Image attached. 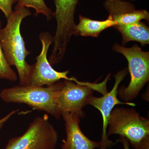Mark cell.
I'll return each mask as SVG.
<instances>
[{"label": "cell", "mask_w": 149, "mask_h": 149, "mask_svg": "<svg viewBox=\"0 0 149 149\" xmlns=\"http://www.w3.org/2000/svg\"><path fill=\"white\" fill-rule=\"evenodd\" d=\"M106 1H114V0H106ZM130 1H134V0H130Z\"/></svg>", "instance_id": "20"}, {"label": "cell", "mask_w": 149, "mask_h": 149, "mask_svg": "<svg viewBox=\"0 0 149 149\" xmlns=\"http://www.w3.org/2000/svg\"><path fill=\"white\" fill-rule=\"evenodd\" d=\"M40 39L42 44V49L39 55L36 58L37 62L34 64L29 85L37 86H51L61 79L74 81L77 84L84 82L78 81L74 77H68L69 71L58 72L54 69L47 59L48 51L53 42V37L48 32H42Z\"/></svg>", "instance_id": "8"}, {"label": "cell", "mask_w": 149, "mask_h": 149, "mask_svg": "<svg viewBox=\"0 0 149 149\" xmlns=\"http://www.w3.org/2000/svg\"><path fill=\"white\" fill-rule=\"evenodd\" d=\"M19 0H0V10L3 12L7 18L13 12V6Z\"/></svg>", "instance_id": "16"}, {"label": "cell", "mask_w": 149, "mask_h": 149, "mask_svg": "<svg viewBox=\"0 0 149 149\" xmlns=\"http://www.w3.org/2000/svg\"><path fill=\"white\" fill-rule=\"evenodd\" d=\"M62 116L64 120L66 138L63 140L61 149H94L101 146L100 141L90 140L82 132L80 127L82 118L80 115L66 112Z\"/></svg>", "instance_id": "10"}, {"label": "cell", "mask_w": 149, "mask_h": 149, "mask_svg": "<svg viewBox=\"0 0 149 149\" xmlns=\"http://www.w3.org/2000/svg\"><path fill=\"white\" fill-rule=\"evenodd\" d=\"M119 141L122 143L124 149H130L129 141L126 138L123 137H120Z\"/></svg>", "instance_id": "19"}, {"label": "cell", "mask_w": 149, "mask_h": 149, "mask_svg": "<svg viewBox=\"0 0 149 149\" xmlns=\"http://www.w3.org/2000/svg\"><path fill=\"white\" fill-rule=\"evenodd\" d=\"M109 76L100 83L84 82L79 84L70 80H64V84L59 92L58 104L62 115L65 112L73 113L85 117L83 108L89 104L93 97V91L104 95L107 93V83Z\"/></svg>", "instance_id": "7"}, {"label": "cell", "mask_w": 149, "mask_h": 149, "mask_svg": "<svg viewBox=\"0 0 149 149\" xmlns=\"http://www.w3.org/2000/svg\"><path fill=\"white\" fill-rule=\"evenodd\" d=\"M58 138L45 114L36 117L23 135L10 139L5 149H55Z\"/></svg>", "instance_id": "6"}, {"label": "cell", "mask_w": 149, "mask_h": 149, "mask_svg": "<svg viewBox=\"0 0 149 149\" xmlns=\"http://www.w3.org/2000/svg\"><path fill=\"white\" fill-rule=\"evenodd\" d=\"M127 72L128 70L126 68L118 72L114 75L115 82L111 91L100 97L93 96L90 101L89 104L100 111L102 116V133L100 149H108L113 144V142L109 140L107 136V130L109 116L114 107L118 104H126L133 107L136 106L133 103L120 102L118 99V90L119 84L125 77Z\"/></svg>", "instance_id": "9"}, {"label": "cell", "mask_w": 149, "mask_h": 149, "mask_svg": "<svg viewBox=\"0 0 149 149\" xmlns=\"http://www.w3.org/2000/svg\"><path fill=\"white\" fill-rule=\"evenodd\" d=\"M56 11L53 13L57 26L53 37V47L49 61L54 65L61 61L72 35L76 36L74 15L79 0H54Z\"/></svg>", "instance_id": "5"}, {"label": "cell", "mask_w": 149, "mask_h": 149, "mask_svg": "<svg viewBox=\"0 0 149 149\" xmlns=\"http://www.w3.org/2000/svg\"><path fill=\"white\" fill-rule=\"evenodd\" d=\"M18 110H19L17 109L13 111H12L10 113H9L8 115H7L5 117L3 118H2V119L0 120V130L2 128L3 125L5 123L7 120H8L9 118L12 116L15 113H16L18 111Z\"/></svg>", "instance_id": "18"}, {"label": "cell", "mask_w": 149, "mask_h": 149, "mask_svg": "<svg viewBox=\"0 0 149 149\" xmlns=\"http://www.w3.org/2000/svg\"><path fill=\"white\" fill-rule=\"evenodd\" d=\"M31 15L27 8L15 9L7 18L6 25L0 33V43L3 53L8 64L16 67L21 86L29 85L34 68V65H30L25 60L31 52L25 47L20 29L22 22Z\"/></svg>", "instance_id": "1"}, {"label": "cell", "mask_w": 149, "mask_h": 149, "mask_svg": "<svg viewBox=\"0 0 149 149\" xmlns=\"http://www.w3.org/2000/svg\"><path fill=\"white\" fill-rule=\"evenodd\" d=\"M64 81L44 87L29 85L6 88L0 97L7 103L24 104L38 110L47 113L59 120L62 116L58 104V97Z\"/></svg>", "instance_id": "2"}, {"label": "cell", "mask_w": 149, "mask_h": 149, "mask_svg": "<svg viewBox=\"0 0 149 149\" xmlns=\"http://www.w3.org/2000/svg\"><path fill=\"white\" fill-rule=\"evenodd\" d=\"M116 52L122 54L128 62L130 81L128 87L122 86L118 90V94L125 102L136 98L149 80V53L142 51L135 45L126 48L117 43L112 47Z\"/></svg>", "instance_id": "3"}, {"label": "cell", "mask_w": 149, "mask_h": 149, "mask_svg": "<svg viewBox=\"0 0 149 149\" xmlns=\"http://www.w3.org/2000/svg\"><path fill=\"white\" fill-rule=\"evenodd\" d=\"M134 149H149V137L144 140L139 145L135 147Z\"/></svg>", "instance_id": "17"}, {"label": "cell", "mask_w": 149, "mask_h": 149, "mask_svg": "<svg viewBox=\"0 0 149 149\" xmlns=\"http://www.w3.org/2000/svg\"><path fill=\"white\" fill-rule=\"evenodd\" d=\"M122 36L124 45L130 41H136L143 46L149 43V27L141 21L115 26Z\"/></svg>", "instance_id": "12"}, {"label": "cell", "mask_w": 149, "mask_h": 149, "mask_svg": "<svg viewBox=\"0 0 149 149\" xmlns=\"http://www.w3.org/2000/svg\"><path fill=\"white\" fill-rule=\"evenodd\" d=\"M24 7L34 9L36 11V15L42 14L46 16L48 21L50 20L53 16V13L47 6L44 0H19L15 6V9Z\"/></svg>", "instance_id": "14"}, {"label": "cell", "mask_w": 149, "mask_h": 149, "mask_svg": "<svg viewBox=\"0 0 149 149\" xmlns=\"http://www.w3.org/2000/svg\"><path fill=\"white\" fill-rule=\"evenodd\" d=\"M1 21L0 20V33L1 30ZM0 78L11 81H16L17 75L8 63L4 55L0 43Z\"/></svg>", "instance_id": "15"}, {"label": "cell", "mask_w": 149, "mask_h": 149, "mask_svg": "<svg viewBox=\"0 0 149 149\" xmlns=\"http://www.w3.org/2000/svg\"><path fill=\"white\" fill-rule=\"evenodd\" d=\"M104 6L109 13V16L116 22V26L134 23L143 19L149 20V13L146 10H136L135 6L129 2L106 1Z\"/></svg>", "instance_id": "11"}, {"label": "cell", "mask_w": 149, "mask_h": 149, "mask_svg": "<svg viewBox=\"0 0 149 149\" xmlns=\"http://www.w3.org/2000/svg\"><path fill=\"white\" fill-rule=\"evenodd\" d=\"M116 22L109 16L106 20L98 21L79 15V22L75 27L76 36L97 37L104 30L116 25Z\"/></svg>", "instance_id": "13"}, {"label": "cell", "mask_w": 149, "mask_h": 149, "mask_svg": "<svg viewBox=\"0 0 149 149\" xmlns=\"http://www.w3.org/2000/svg\"><path fill=\"white\" fill-rule=\"evenodd\" d=\"M107 137L113 134L126 138L133 148L149 137L148 118L141 116L133 109L116 107L110 115Z\"/></svg>", "instance_id": "4"}]
</instances>
